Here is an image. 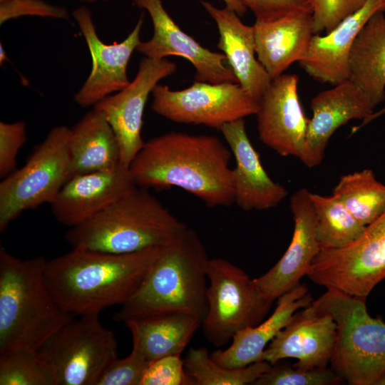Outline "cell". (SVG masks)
I'll return each mask as SVG.
<instances>
[{
    "label": "cell",
    "mask_w": 385,
    "mask_h": 385,
    "mask_svg": "<svg viewBox=\"0 0 385 385\" xmlns=\"http://www.w3.org/2000/svg\"><path fill=\"white\" fill-rule=\"evenodd\" d=\"M375 13L357 35L350 54L349 79L376 107L385 100V15ZM385 114V107L374 111L352 128L351 134Z\"/></svg>",
    "instance_id": "obj_25"
},
{
    "label": "cell",
    "mask_w": 385,
    "mask_h": 385,
    "mask_svg": "<svg viewBox=\"0 0 385 385\" xmlns=\"http://www.w3.org/2000/svg\"><path fill=\"white\" fill-rule=\"evenodd\" d=\"M209 257L198 235L188 227L164 247L143 282L113 317L115 322L168 312H184L201 320L207 312Z\"/></svg>",
    "instance_id": "obj_4"
},
{
    "label": "cell",
    "mask_w": 385,
    "mask_h": 385,
    "mask_svg": "<svg viewBox=\"0 0 385 385\" xmlns=\"http://www.w3.org/2000/svg\"><path fill=\"white\" fill-rule=\"evenodd\" d=\"M347 210L366 226L385 212V185L371 169H363L341 176L333 189Z\"/></svg>",
    "instance_id": "obj_28"
},
{
    "label": "cell",
    "mask_w": 385,
    "mask_h": 385,
    "mask_svg": "<svg viewBox=\"0 0 385 385\" xmlns=\"http://www.w3.org/2000/svg\"><path fill=\"white\" fill-rule=\"evenodd\" d=\"M206 274L207 308L201 327L205 339L219 348L238 331L262 322L273 302L243 270L225 259L209 258Z\"/></svg>",
    "instance_id": "obj_9"
},
{
    "label": "cell",
    "mask_w": 385,
    "mask_h": 385,
    "mask_svg": "<svg viewBox=\"0 0 385 385\" xmlns=\"http://www.w3.org/2000/svg\"><path fill=\"white\" fill-rule=\"evenodd\" d=\"M307 275L327 289L366 298L385 279V212L349 245L322 249Z\"/></svg>",
    "instance_id": "obj_10"
},
{
    "label": "cell",
    "mask_w": 385,
    "mask_h": 385,
    "mask_svg": "<svg viewBox=\"0 0 385 385\" xmlns=\"http://www.w3.org/2000/svg\"><path fill=\"white\" fill-rule=\"evenodd\" d=\"M313 298L304 284L277 298L273 313L259 324L244 328L233 336L225 349L210 354L219 364L228 368H242L262 361V354L276 334L299 309L309 305Z\"/></svg>",
    "instance_id": "obj_24"
},
{
    "label": "cell",
    "mask_w": 385,
    "mask_h": 385,
    "mask_svg": "<svg viewBox=\"0 0 385 385\" xmlns=\"http://www.w3.org/2000/svg\"><path fill=\"white\" fill-rule=\"evenodd\" d=\"M294 230L291 242L280 260L266 273L253 279L262 294L274 302L300 284L321 250L310 191L301 188L290 197Z\"/></svg>",
    "instance_id": "obj_17"
},
{
    "label": "cell",
    "mask_w": 385,
    "mask_h": 385,
    "mask_svg": "<svg viewBox=\"0 0 385 385\" xmlns=\"http://www.w3.org/2000/svg\"><path fill=\"white\" fill-rule=\"evenodd\" d=\"M314 34L327 33L359 11L367 0H308Z\"/></svg>",
    "instance_id": "obj_33"
},
{
    "label": "cell",
    "mask_w": 385,
    "mask_h": 385,
    "mask_svg": "<svg viewBox=\"0 0 385 385\" xmlns=\"http://www.w3.org/2000/svg\"><path fill=\"white\" fill-rule=\"evenodd\" d=\"M384 1H385V0H384Z\"/></svg>",
    "instance_id": "obj_43"
},
{
    "label": "cell",
    "mask_w": 385,
    "mask_h": 385,
    "mask_svg": "<svg viewBox=\"0 0 385 385\" xmlns=\"http://www.w3.org/2000/svg\"><path fill=\"white\" fill-rule=\"evenodd\" d=\"M305 148L300 160L309 168L319 165L329 139L341 126L353 119L364 120L376 106L349 79L317 93L311 101Z\"/></svg>",
    "instance_id": "obj_19"
},
{
    "label": "cell",
    "mask_w": 385,
    "mask_h": 385,
    "mask_svg": "<svg viewBox=\"0 0 385 385\" xmlns=\"http://www.w3.org/2000/svg\"><path fill=\"white\" fill-rule=\"evenodd\" d=\"M1 52H0V59H1V63L2 61H4V58L6 56V54H5V52H4V48H2V45L1 44V49H0Z\"/></svg>",
    "instance_id": "obj_41"
},
{
    "label": "cell",
    "mask_w": 385,
    "mask_h": 385,
    "mask_svg": "<svg viewBox=\"0 0 385 385\" xmlns=\"http://www.w3.org/2000/svg\"><path fill=\"white\" fill-rule=\"evenodd\" d=\"M54 332L36 351L56 385H97L118 358V342L98 314L78 316Z\"/></svg>",
    "instance_id": "obj_7"
},
{
    "label": "cell",
    "mask_w": 385,
    "mask_h": 385,
    "mask_svg": "<svg viewBox=\"0 0 385 385\" xmlns=\"http://www.w3.org/2000/svg\"><path fill=\"white\" fill-rule=\"evenodd\" d=\"M69 152L71 178L113 169L120 164L115 134L104 115L95 108L71 128Z\"/></svg>",
    "instance_id": "obj_27"
},
{
    "label": "cell",
    "mask_w": 385,
    "mask_h": 385,
    "mask_svg": "<svg viewBox=\"0 0 385 385\" xmlns=\"http://www.w3.org/2000/svg\"><path fill=\"white\" fill-rule=\"evenodd\" d=\"M365 299L327 289L314 300L337 324L331 368L351 385H374L385 373V322L369 315Z\"/></svg>",
    "instance_id": "obj_6"
},
{
    "label": "cell",
    "mask_w": 385,
    "mask_h": 385,
    "mask_svg": "<svg viewBox=\"0 0 385 385\" xmlns=\"http://www.w3.org/2000/svg\"><path fill=\"white\" fill-rule=\"evenodd\" d=\"M374 385H385V373L379 377Z\"/></svg>",
    "instance_id": "obj_40"
},
{
    "label": "cell",
    "mask_w": 385,
    "mask_h": 385,
    "mask_svg": "<svg viewBox=\"0 0 385 385\" xmlns=\"http://www.w3.org/2000/svg\"><path fill=\"white\" fill-rule=\"evenodd\" d=\"M226 6L235 11L239 16H242L247 11V8L238 0H222Z\"/></svg>",
    "instance_id": "obj_39"
},
{
    "label": "cell",
    "mask_w": 385,
    "mask_h": 385,
    "mask_svg": "<svg viewBox=\"0 0 385 385\" xmlns=\"http://www.w3.org/2000/svg\"><path fill=\"white\" fill-rule=\"evenodd\" d=\"M140 385H193L181 355L166 356L148 363Z\"/></svg>",
    "instance_id": "obj_34"
},
{
    "label": "cell",
    "mask_w": 385,
    "mask_h": 385,
    "mask_svg": "<svg viewBox=\"0 0 385 385\" xmlns=\"http://www.w3.org/2000/svg\"><path fill=\"white\" fill-rule=\"evenodd\" d=\"M0 385H56L36 351L14 349L0 353Z\"/></svg>",
    "instance_id": "obj_31"
},
{
    "label": "cell",
    "mask_w": 385,
    "mask_h": 385,
    "mask_svg": "<svg viewBox=\"0 0 385 385\" xmlns=\"http://www.w3.org/2000/svg\"><path fill=\"white\" fill-rule=\"evenodd\" d=\"M316 220V235L322 249L344 247L363 232V225L334 195L325 196L310 192Z\"/></svg>",
    "instance_id": "obj_29"
},
{
    "label": "cell",
    "mask_w": 385,
    "mask_h": 385,
    "mask_svg": "<svg viewBox=\"0 0 385 385\" xmlns=\"http://www.w3.org/2000/svg\"><path fill=\"white\" fill-rule=\"evenodd\" d=\"M183 361L193 385L253 384L271 366L259 361L242 368L225 367L213 360L206 347L190 348Z\"/></svg>",
    "instance_id": "obj_30"
},
{
    "label": "cell",
    "mask_w": 385,
    "mask_h": 385,
    "mask_svg": "<svg viewBox=\"0 0 385 385\" xmlns=\"http://www.w3.org/2000/svg\"><path fill=\"white\" fill-rule=\"evenodd\" d=\"M342 378L331 368L300 369L279 362L271 365L253 384L255 385H329Z\"/></svg>",
    "instance_id": "obj_32"
},
{
    "label": "cell",
    "mask_w": 385,
    "mask_h": 385,
    "mask_svg": "<svg viewBox=\"0 0 385 385\" xmlns=\"http://www.w3.org/2000/svg\"><path fill=\"white\" fill-rule=\"evenodd\" d=\"M31 15L57 19L68 16L66 9L53 6L42 0L0 1V23L22 16Z\"/></svg>",
    "instance_id": "obj_37"
},
{
    "label": "cell",
    "mask_w": 385,
    "mask_h": 385,
    "mask_svg": "<svg viewBox=\"0 0 385 385\" xmlns=\"http://www.w3.org/2000/svg\"><path fill=\"white\" fill-rule=\"evenodd\" d=\"M252 26L257 58L272 79L304 57L314 34L311 9L255 19Z\"/></svg>",
    "instance_id": "obj_22"
},
{
    "label": "cell",
    "mask_w": 385,
    "mask_h": 385,
    "mask_svg": "<svg viewBox=\"0 0 385 385\" xmlns=\"http://www.w3.org/2000/svg\"><path fill=\"white\" fill-rule=\"evenodd\" d=\"M201 4L216 23L217 47L223 52L241 87L257 101L270 86L272 78L256 58L253 26L245 24L233 9L217 8L210 2Z\"/></svg>",
    "instance_id": "obj_23"
},
{
    "label": "cell",
    "mask_w": 385,
    "mask_h": 385,
    "mask_svg": "<svg viewBox=\"0 0 385 385\" xmlns=\"http://www.w3.org/2000/svg\"><path fill=\"white\" fill-rule=\"evenodd\" d=\"M73 16L83 35L92 58L91 73L76 93L74 99L79 106L88 107L129 84L127 67L133 51L141 41L140 35L143 14L123 41L113 44L105 43L99 38L88 7L82 6L76 9Z\"/></svg>",
    "instance_id": "obj_13"
},
{
    "label": "cell",
    "mask_w": 385,
    "mask_h": 385,
    "mask_svg": "<svg viewBox=\"0 0 385 385\" xmlns=\"http://www.w3.org/2000/svg\"><path fill=\"white\" fill-rule=\"evenodd\" d=\"M250 9L255 19H272L289 12L311 9L308 0H238Z\"/></svg>",
    "instance_id": "obj_38"
},
{
    "label": "cell",
    "mask_w": 385,
    "mask_h": 385,
    "mask_svg": "<svg viewBox=\"0 0 385 385\" xmlns=\"http://www.w3.org/2000/svg\"><path fill=\"white\" fill-rule=\"evenodd\" d=\"M133 1L136 6L147 11L153 25L152 38L140 42L136 48L138 52L155 59L170 56L185 58L195 69L196 81L238 83L232 69L225 64V56L203 47L183 31L167 12L162 0Z\"/></svg>",
    "instance_id": "obj_14"
},
{
    "label": "cell",
    "mask_w": 385,
    "mask_h": 385,
    "mask_svg": "<svg viewBox=\"0 0 385 385\" xmlns=\"http://www.w3.org/2000/svg\"><path fill=\"white\" fill-rule=\"evenodd\" d=\"M136 186L129 168L120 164L103 171L71 177L51 204L55 219L73 227L91 219Z\"/></svg>",
    "instance_id": "obj_18"
},
{
    "label": "cell",
    "mask_w": 385,
    "mask_h": 385,
    "mask_svg": "<svg viewBox=\"0 0 385 385\" xmlns=\"http://www.w3.org/2000/svg\"><path fill=\"white\" fill-rule=\"evenodd\" d=\"M188 227L148 189L137 185L104 210L67 231L72 248L125 254L165 246Z\"/></svg>",
    "instance_id": "obj_5"
},
{
    "label": "cell",
    "mask_w": 385,
    "mask_h": 385,
    "mask_svg": "<svg viewBox=\"0 0 385 385\" xmlns=\"http://www.w3.org/2000/svg\"><path fill=\"white\" fill-rule=\"evenodd\" d=\"M0 1H2V0H0ZM87 1H93V0H87Z\"/></svg>",
    "instance_id": "obj_42"
},
{
    "label": "cell",
    "mask_w": 385,
    "mask_h": 385,
    "mask_svg": "<svg viewBox=\"0 0 385 385\" xmlns=\"http://www.w3.org/2000/svg\"><path fill=\"white\" fill-rule=\"evenodd\" d=\"M299 76L283 73L274 78L258 101L257 130L261 141L282 156L302 158L309 118L298 95Z\"/></svg>",
    "instance_id": "obj_15"
},
{
    "label": "cell",
    "mask_w": 385,
    "mask_h": 385,
    "mask_svg": "<svg viewBox=\"0 0 385 385\" xmlns=\"http://www.w3.org/2000/svg\"><path fill=\"white\" fill-rule=\"evenodd\" d=\"M220 130L235 160V203L244 211L267 210L277 206L288 192L265 171L247 135L244 120L226 123Z\"/></svg>",
    "instance_id": "obj_20"
},
{
    "label": "cell",
    "mask_w": 385,
    "mask_h": 385,
    "mask_svg": "<svg viewBox=\"0 0 385 385\" xmlns=\"http://www.w3.org/2000/svg\"><path fill=\"white\" fill-rule=\"evenodd\" d=\"M332 317L313 302L297 311L269 343L262 361L271 365L282 359H295L292 366L300 369L327 368L337 339Z\"/></svg>",
    "instance_id": "obj_16"
},
{
    "label": "cell",
    "mask_w": 385,
    "mask_h": 385,
    "mask_svg": "<svg viewBox=\"0 0 385 385\" xmlns=\"http://www.w3.org/2000/svg\"><path fill=\"white\" fill-rule=\"evenodd\" d=\"M385 10L384 0H367L356 12L324 35L314 34L307 52L299 62L312 78L334 86L349 79V58L354 42L367 21Z\"/></svg>",
    "instance_id": "obj_21"
},
{
    "label": "cell",
    "mask_w": 385,
    "mask_h": 385,
    "mask_svg": "<svg viewBox=\"0 0 385 385\" xmlns=\"http://www.w3.org/2000/svg\"><path fill=\"white\" fill-rule=\"evenodd\" d=\"M43 256L22 260L0 249V353L36 351L75 315L63 310L45 279Z\"/></svg>",
    "instance_id": "obj_3"
},
{
    "label": "cell",
    "mask_w": 385,
    "mask_h": 385,
    "mask_svg": "<svg viewBox=\"0 0 385 385\" xmlns=\"http://www.w3.org/2000/svg\"><path fill=\"white\" fill-rule=\"evenodd\" d=\"M232 155L216 136L170 132L145 142L129 171L138 187H177L207 207H227L235 203Z\"/></svg>",
    "instance_id": "obj_1"
},
{
    "label": "cell",
    "mask_w": 385,
    "mask_h": 385,
    "mask_svg": "<svg viewBox=\"0 0 385 385\" xmlns=\"http://www.w3.org/2000/svg\"><path fill=\"white\" fill-rule=\"evenodd\" d=\"M145 358L133 349L125 358H118L103 374L97 385H140L148 364Z\"/></svg>",
    "instance_id": "obj_36"
},
{
    "label": "cell",
    "mask_w": 385,
    "mask_h": 385,
    "mask_svg": "<svg viewBox=\"0 0 385 385\" xmlns=\"http://www.w3.org/2000/svg\"><path fill=\"white\" fill-rule=\"evenodd\" d=\"M164 247L125 254L72 248L46 261V282L65 312L76 317L99 314L109 307L122 306L132 297Z\"/></svg>",
    "instance_id": "obj_2"
},
{
    "label": "cell",
    "mask_w": 385,
    "mask_h": 385,
    "mask_svg": "<svg viewBox=\"0 0 385 385\" xmlns=\"http://www.w3.org/2000/svg\"><path fill=\"white\" fill-rule=\"evenodd\" d=\"M26 140L24 121L0 123V177L3 179L16 170V158Z\"/></svg>",
    "instance_id": "obj_35"
},
{
    "label": "cell",
    "mask_w": 385,
    "mask_h": 385,
    "mask_svg": "<svg viewBox=\"0 0 385 385\" xmlns=\"http://www.w3.org/2000/svg\"><path fill=\"white\" fill-rule=\"evenodd\" d=\"M175 63L167 59L143 58L137 74L122 90L111 94L93 106L106 118L118 139L120 164L129 168L143 147V116L150 93L158 83L176 71Z\"/></svg>",
    "instance_id": "obj_12"
},
{
    "label": "cell",
    "mask_w": 385,
    "mask_h": 385,
    "mask_svg": "<svg viewBox=\"0 0 385 385\" xmlns=\"http://www.w3.org/2000/svg\"><path fill=\"white\" fill-rule=\"evenodd\" d=\"M153 111L171 121L220 130L226 123L255 115L258 101L238 83L195 81L180 91L158 84L152 91Z\"/></svg>",
    "instance_id": "obj_11"
},
{
    "label": "cell",
    "mask_w": 385,
    "mask_h": 385,
    "mask_svg": "<svg viewBox=\"0 0 385 385\" xmlns=\"http://www.w3.org/2000/svg\"><path fill=\"white\" fill-rule=\"evenodd\" d=\"M71 128H53L26 163L0 183V232L24 211L51 204L71 178Z\"/></svg>",
    "instance_id": "obj_8"
},
{
    "label": "cell",
    "mask_w": 385,
    "mask_h": 385,
    "mask_svg": "<svg viewBox=\"0 0 385 385\" xmlns=\"http://www.w3.org/2000/svg\"><path fill=\"white\" fill-rule=\"evenodd\" d=\"M202 320L184 312H168L135 317L123 323L133 340L132 349L150 362L170 356L181 355Z\"/></svg>",
    "instance_id": "obj_26"
}]
</instances>
